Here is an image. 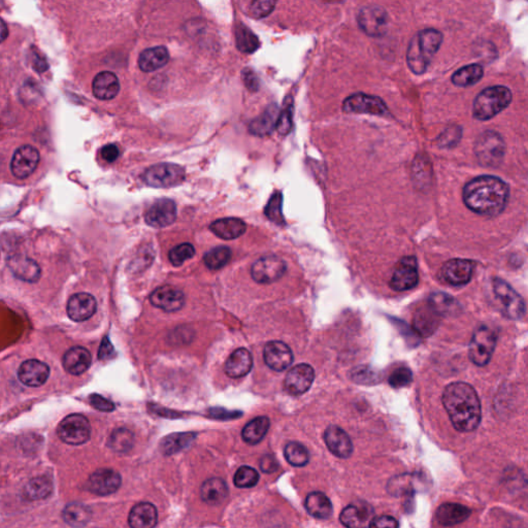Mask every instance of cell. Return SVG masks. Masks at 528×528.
Masks as SVG:
<instances>
[{"label": "cell", "instance_id": "obj_54", "mask_svg": "<svg viewBox=\"0 0 528 528\" xmlns=\"http://www.w3.org/2000/svg\"><path fill=\"white\" fill-rule=\"evenodd\" d=\"M276 6V1L261 0L251 4V14L255 18H264L270 14Z\"/></svg>", "mask_w": 528, "mask_h": 528}, {"label": "cell", "instance_id": "obj_26", "mask_svg": "<svg viewBox=\"0 0 528 528\" xmlns=\"http://www.w3.org/2000/svg\"><path fill=\"white\" fill-rule=\"evenodd\" d=\"M93 94L101 101H111L120 91L119 79L114 73H99L93 80Z\"/></svg>", "mask_w": 528, "mask_h": 528}, {"label": "cell", "instance_id": "obj_6", "mask_svg": "<svg viewBox=\"0 0 528 528\" xmlns=\"http://www.w3.org/2000/svg\"><path fill=\"white\" fill-rule=\"evenodd\" d=\"M185 170L174 163L156 164L143 175L144 182L153 188L176 187L185 181Z\"/></svg>", "mask_w": 528, "mask_h": 528}, {"label": "cell", "instance_id": "obj_16", "mask_svg": "<svg viewBox=\"0 0 528 528\" xmlns=\"http://www.w3.org/2000/svg\"><path fill=\"white\" fill-rule=\"evenodd\" d=\"M177 219V206L172 199H161L149 208L145 221L151 227L164 228L172 225Z\"/></svg>", "mask_w": 528, "mask_h": 528}, {"label": "cell", "instance_id": "obj_13", "mask_svg": "<svg viewBox=\"0 0 528 528\" xmlns=\"http://www.w3.org/2000/svg\"><path fill=\"white\" fill-rule=\"evenodd\" d=\"M286 263L276 255H268L255 261L251 275L256 283L272 284L278 281L286 272Z\"/></svg>", "mask_w": 528, "mask_h": 528}, {"label": "cell", "instance_id": "obj_58", "mask_svg": "<svg viewBox=\"0 0 528 528\" xmlns=\"http://www.w3.org/2000/svg\"><path fill=\"white\" fill-rule=\"evenodd\" d=\"M241 77H243L244 83H245V85L247 86L248 89H250L251 91L258 90V77H257L256 74H255L251 68H245V70H243V75H241Z\"/></svg>", "mask_w": 528, "mask_h": 528}, {"label": "cell", "instance_id": "obj_10", "mask_svg": "<svg viewBox=\"0 0 528 528\" xmlns=\"http://www.w3.org/2000/svg\"><path fill=\"white\" fill-rule=\"evenodd\" d=\"M357 22L360 30L368 37H381L387 32L389 15L385 8L372 4L359 11Z\"/></svg>", "mask_w": 528, "mask_h": 528}, {"label": "cell", "instance_id": "obj_38", "mask_svg": "<svg viewBox=\"0 0 528 528\" xmlns=\"http://www.w3.org/2000/svg\"><path fill=\"white\" fill-rule=\"evenodd\" d=\"M483 75H484V68L482 65L477 63L470 64L455 72L452 75L451 81L455 86H458V87H470L481 81Z\"/></svg>", "mask_w": 528, "mask_h": 528}, {"label": "cell", "instance_id": "obj_32", "mask_svg": "<svg viewBox=\"0 0 528 528\" xmlns=\"http://www.w3.org/2000/svg\"><path fill=\"white\" fill-rule=\"evenodd\" d=\"M210 230L220 239L232 241L245 234L247 225L239 218H223L213 222Z\"/></svg>", "mask_w": 528, "mask_h": 528}, {"label": "cell", "instance_id": "obj_35", "mask_svg": "<svg viewBox=\"0 0 528 528\" xmlns=\"http://www.w3.org/2000/svg\"><path fill=\"white\" fill-rule=\"evenodd\" d=\"M201 499L208 505H221L228 496L227 485L222 479H208L201 486Z\"/></svg>", "mask_w": 528, "mask_h": 528}, {"label": "cell", "instance_id": "obj_39", "mask_svg": "<svg viewBox=\"0 0 528 528\" xmlns=\"http://www.w3.org/2000/svg\"><path fill=\"white\" fill-rule=\"evenodd\" d=\"M90 509L83 503H73L66 505L62 512L63 520L70 527L81 528L85 527L91 519Z\"/></svg>", "mask_w": 528, "mask_h": 528}, {"label": "cell", "instance_id": "obj_22", "mask_svg": "<svg viewBox=\"0 0 528 528\" xmlns=\"http://www.w3.org/2000/svg\"><path fill=\"white\" fill-rule=\"evenodd\" d=\"M324 441L328 450L339 458H349L353 453L351 439L345 430L337 425H330L324 432Z\"/></svg>", "mask_w": 528, "mask_h": 528}, {"label": "cell", "instance_id": "obj_52", "mask_svg": "<svg viewBox=\"0 0 528 528\" xmlns=\"http://www.w3.org/2000/svg\"><path fill=\"white\" fill-rule=\"evenodd\" d=\"M195 255V249L189 243L181 244L176 246L170 251L168 258L175 266H181L188 259L192 258Z\"/></svg>", "mask_w": 528, "mask_h": 528}, {"label": "cell", "instance_id": "obj_37", "mask_svg": "<svg viewBox=\"0 0 528 528\" xmlns=\"http://www.w3.org/2000/svg\"><path fill=\"white\" fill-rule=\"evenodd\" d=\"M270 419L265 416L257 417L250 421L241 432L243 440L249 445H256L263 440L270 428Z\"/></svg>", "mask_w": 528, "mask_h": 528}, {"label": "cell", "instance_id": "obj_31", "mask_svg": "<svg viewBox=\"0 0 528 528\" xmlns=\"http://www.w3.org/2000/svg\"><path fill=\"white\" fill-rule=\"evenodd\" d=\"M170 53L165 46H154L143 51L139 57V66L145 73H152L161 70L168 64Z\"/></svg>", "mask_w": 528, "mask_h": 528}, {"label": "cell", "instance_id": "obj_61", "mask_svg": "<svg viewBox=\"0 0 528 528\" xmlns=\"http://www.w3.org/2000/svg\"><path fill=\"white\" fill-rule=\"evenodd\" d=\"M113 354H114V347H113L110 339L106 337V338H104L103 341H101V348H99V358L101 359V360H103V359H108L110 358V357H112Z\"/></svg>", "mask_w": 528, "mask_h": 528}, {"label": "cell", "instance_id": "obj_46", "mask_svg": "<svg viewBox=\"0 0 528 528\" xmlns=\"http://www.w3.org/2000/svg\"><path fill=\"white\" fill-rule=\"evenodd\" d=\"M230 258H232V250L230 248L216 247L206 253L203 260L210 270H217L230 263Z\"/></svg>", "mask_w": 528, "mask_h": 528}, {"label": "cell", "instance_id": "obj_41", "mask_svg": "<svg viewBox=\"0 0 528 528\" xmlns=\"http://www.w3.org/2000/svg\"><path fill=\"white\" fill-rule=\"evenodd\" d=\"M53 490V484L46 477L31 479L24 488V498L28 501H39L48 498Z\"/></svg>", "mask_w": 528, "mask_h": 528}, {"label": "cell", "instance_id": "obj_55", "mask_svg": "<svg viewBox=\"0 0 528 528\" xmlns=\"http://www.w3.org/2000/svg\"><path fill=\"white\" fill-rule=\"evenodd\" d=\"M352 379L357 383H376L379 381V375L370 368L361 367L353 370Z\"/></svg>", "mask_w": 528, "mask_h": 528}, {"label": "cell", "instance_id": "obj_25", "mask_svg": "<svg viewBox=\"0 0 528 528\" xmlns=\"http://www.w3.org/2000/svg\"><path fill=\"white\" fill-rule=\"evenodd\" d=\"M8 265L15 278L22 279V281L34 283L41 278V268L30 257L23 256V255H15V256L10 257L8 260Z\"/></svg>", "mask_w": 528, "mask_h": 528}, {"label": "cell", "instance_id": "obj_29", "mask_svg": "<svg viewBox=\"0 0 528 528\" xmlns=\"http://www.w3.org/2000/svg\"><path fill=\"white\" fill-rule=\"evenodd\" d=\"M158 520V513L155 505L150 503L135 505L130 511L128 523L132 528H154Z\"/></svg>", "mask_w": 528, "mask_h": 528}, {"label": "cell", "instance_id": "obj_28", "mask_svg": "<svg viewBox=\"0 0 528 528\" xmlns=\"http://www.w3.org/2000/svg\"><path fill=\"white\" fill-rule=\"evenodd\" d=\"M252 365L251 353L245 348H239L228 357L225 363V372L230 378H241L249 374Z\"/></svg>", "mask_w": 528, "mask_h": 528}, {"label": "cell", "instance_id": "obj_33", "mask_svg": "<svg viewBox=\"0 0 528 528\" xmlns=\"http://www.w3.org/2000/svg\"><path fill=\"white\" fill-rule=\"evenodd\" d=\"M439 323H440V316L427 303L426 307L417 310L413 326L417 334L428 337L432 336L436 332V328L439 327Z\"/></svg>", "mask_w": 528, "mask_h": 528}, {"label": "cell", "instance_id": "obj_56", "mask_svg": "<svg viewBox=\"0 0 528 528\" xmlns=\"http://www.w3.org/2000/svg\"><path fill=\"white\" fill-rule=\"evenodd\" d=\"M89 399H90L91 406L94 409L99 410V411L113 412L115 410L114 403L104 398L103 396H99V394H92V396L89 397Z\"/></svg>", "mask_w": 528, "mask_h": 528}, {"label": "cell", "instance_id": "obj_11", "mask_svg": "<svg viewBox=\"0 0 528 528\" xmlns=\"http://www.w3.org/2000/svg\"><path fill=\"white\" fill-rule=\"evenodd\" d=\"M419 282L418 263L416 257H403L397 263L390 279V287L394 291H407L416 287Z\"/></svg>", "mask_w": 528, "mask_h": 528}, {"label": "cell", "instance_id": "obj_27", "mask_svg": "<svg viewBox=\"0 0 528 528\" xmlns=\"http://www.w3.org/2000/svg\"><path fill=\"white\" fill-rule=\"evenodd\" d=\"M92 363V356L86 348L74 347L68 350L63 356V367L66 372L74 376H80L87 372Z\"/></svg>", "mask_w": 528, "mask_h": 528}, {"label": "cell", "instance_id": "obj_44", "mask_svg": "<svg viewBox=\"0 0 528 528\" xmlns=\"http://www.w3.org/2000/svg\"><path fill=\"white\" fill-rule=\"evenodd\" d=\"M235 41H237V49L246 54L254 53L260 46L258 37L243 24L237 26Z\"/></svg>", "mask_w": 528, "mask_h": 528}, {"label": "cell", "instance_id": "obj_5", "mask_svg": "<svg viewBox=\"0 0 528 528\" xmlns=\"http://www.w3.org/2000/svg\"><path fill=\"white\" fill-rule=\"evenodd\" d=\"M474 151L480 165L498 168L505 158V139L498 132L486 130L477 137Z\"/></svg>", "mask_w": 528, "mask_h": 528}, {"label": "cell", "instance_id": "obj_36", "mask_svg": "<svg viewBox=\"0 0 528 528\" xmlns=\"http://www.w3.org/2000/svg\"><path fill=\"white\" fill-rule=\"evenodd\" d=\"M305 505L310 516L320 520L329 519L334 511L332 501L322 492H312L308 494Z\"/></svg>", "mask_w": 528, "mask_h": 528}, {"label": "cell", "instance_id": "obj_21", "mask_svg": "<svg viewBox=\"0 0 528 528\" xmlns=\"http://www.w3.org/2000/svg\"><path fill=\"white\" fill-rule=\"evenodd\" d=\"M474 263L467 259H451L441 268V277L450 285L463 286L472 279Z\"/></svg>", "mask_w": 528, "mask_h": 528}, {"label": "cell", "instance_id": "obj_30", "mask_svg": "<svg viewBox=\"0 0 528 528\" xmlns=\"http://www.w3.org/2000/svg\"><path fill=\"white\" fill-rule=\"evenodd\" d=\"M470 510L459 503H443L436 510V520L443 527H454L463 523L470 516Z\"/></svg>", "mask_w": 528, "mask_h": 528}, {"label": "cell", "instance_id": "obj_47", "mask_svg": "<svg viewBox=\"0 0 528 528\" xmlns=\"http://www.w3.org/2000/svg\"><path fill=\"white\" fill-rule=\"evenodd\" d=\"M282 203H283V196H282L281 192L277 191V192H275L272 195L270 201H268V205L265 206V210H264L265 216L270 221L279 224V225H282L285 222L283 214H282Z\"/></svg>", "mask_w": 528, "mask_h": 528}, {"label": "cell", "instance_id": "obj_60", "mask_svg": "<svg viewBox=\"0 0 528 528\" xmlns=\"http://www.w3.org/2000/svg\"><path fill=\"white\" fill-rule=\"evenodd\" d=\"M260 469L263 472H274L278 469V461L272 455H265L260 461Z\"/></svg>", "mask_w": 528, "mask_h": 528}, {"label": "cell", "instance_id": "obj_48", "mask_svg": "<svg viewBox=\"0 0 528 528\" xmlns=\"http://www.w3.org/2000/svg\"><path fill=\"white\" fill-rule=\"evenodd\" d=\"M259 482V474L252 467H241L234 474V483L239 488L254 487Z\"/></svg>", "mask_w": 528, "mask_h": 528}, {"label": "cell", "instance_id": "obj_2", "mask_svg": "<svg viewBox=\"0 0 528 528\" xmlns=\"http://www.w3.org/2000/svg\"><path fill=\"white\" fill-rule=\"evenodd\" d=\"M455 429L460 432H474L481 422L482 409L476 390L465 382L449 384L441 397Z\"/></svg>", "mask_w": 528, "mask_h": 528}, {"label": "cell", "instance_id": "obj_15", "mask_svg": "<svg viewBox=\"0 0 528 528\" xmlns=\"http://www.w3.org/2000/svg\"><path fill=\"white\" fill-rule=\"evenodd\" d=\"M314 380V368L306 363H301L288 372L284 381V388L290 396H301L310 389Z\"/></svg>", "mask_w": 528, "mask_h": 528}, {"label": "cell", "instance_id": "obj_34", "mask_svg": "<svg viewBox=\"0 0 528 528\" xmlns=\"http://www.w3.org/2000/svg\"><path fill=\"white\" fill-rule=\"evenodd\" d=\"M279 108L277 104H270L265 111L251 122L249 130L252 134L256 137H265L272 133L276 128L277 120L279 117Z\"/></svg>", "mask_w": 528, "mask_h": 528}, {"label": "cell", "instance_id": "obj_4", "mask_svg": "<svg viewBox=\"0 0 528 528\" xmlns=\"http://www.w3.org/2000/svg\"><path fill=\"white\" fill-rule=\"evenodd\" d=\"M511 90L505 86H492L477 95L472 104V116L479 121H487L503 112L512 103Z\"/></svg>", "mask_w": 528, "mask_h": 528}, {"label": "cell", "instance_id": "obj_17", "mask_svg": "<svg viewBox=\"0 0 528 528\" xmlns=\"http://www.w3.org/2000/svg\"><path fill=\"white\" fill-rule=\"evenodd\" d=\"M121 486V476L114 470H99L88 479L87 489L96 496H106L115 494Z\"/></svg>", "mask_w": 528, "mask_h": 528}, {"label": "cell", "instance_id": "obj_53", "mask_svg": "<svg viewBox=\"0 0 528 528\" xmlns=\"http://www.w3.org/2000/svg\"><path fill=\"white\" fill-rule=\"evenodd\" d=\"M413 381V372L410 368L399 367L392 372L389 384L394 388H403L409 386Z\"/></svg>", "mask_w": 528, "mask_h": 528}, {"label": "cell", "instance_id": "obj_45", "mask_svg": "<svg viewBox=\"0 0 528 528\" xmlns=\"http://www.w3.org/2000/svg\"><path fill=\"white\" fill-rule=\"evenodd\" d=\"M286 460L294 467H301L308 465L310 455L307 448L297 441H290L284 449Z\"/></svg>", "mask_w": 528, "mask_h": 528}, {"label": "cell", "instance_id": "obj_23", "mask_svg": "<svg viewBox=\"0 0 528 528\" xmlns=\"http://www.w3.org/2000/svg\"><path fill=\"white\" fill-rule=\"evenodd\" d=\"M50 367L43 361L30 359L22 363L18 370L19 380L28 387H39L48 381Z\"/></svg>", "mask_w": 528, "mask_h": 528}, {"label": "cell", "instance_id": "obj_42", "mask_svg": "<svg viewBox=\"0 0 528 528\" xmlns=\"http://www.w3.org/2000/svg\"><path fill=\"white\" fill-rule=\"evenodd\" d=\"M194 440L195 434L192 432L170 434L161 441V450L164 455H172L189 447Z\"/></svg>", "mask_w": 528, "mask_h": 528}, {"label": "cell", "instance_id": "obj_57", "mask_svg": "<svg viewBox=\"0 0 528 528\" xmlns=\"http://www.w3.org/2000/svg\"><path fill=\"white\" fill-rule=\"evenodd\" d=\"M399 523L394 517L383 515L380 517H374L368 528H398Z\"/></svg>", "mask_w": 528, "mask_h": 528}, {"label": "cell", "instance_id": "obj_14", "mask_svg": "<svg viewBox=\"0 0 528 528\" xmlns=\"http://www.w3.org/2000/svg\"><path fill=\"white\" fill-rule=\"evenodd\" d=\"M41 155L32 146H22L15 151L11 162V170L17 179L23 180L31 176L39 166Z\"/></svg>", "mask_w": 528, "mask_h": 528}, {"label": "cell", "instance_id": "obj_49", "mask_svg": "<svg viewBox=\"0 0 528 528\" xmlns=\"http://www.w3.org/2000/svg\"><path fill=\"white\" fill-rule=\"evenodd\" d=\"M415 481H416V479L413 478L412 474H403V476L396 477V478L392 479L388 484V491L394 494V496L414 492Z\"/></svg>", "mask_w": 528, "mask_h": 528}, {"label": "cell", "instance_id": "obj_51", "mask_svg": "<svg viewBox=\"0 0 528 528\" xmlns=\"http://www.w3.org/2000/svg\"><path fill=\"white\" fill-rule=\"evenodd\" d=\"M292 116H294V104L291 99H287L284 103L283 110L279 113L277 120V132L282 135L288 134L292 130Z\"/></svg>", "mask_w": 528, "mask_h": 528}, {"label": "cell", "instance_id": "obj_59", "mask_svg": "<svg viewBox=\"0 0 528 528\" xmlns=\"http://www.w3.org/2000/svg\"><path fill=\"white\" fill-rule=\"evenodd\" d=\"M119 155V148L114 144H108L101 149V157H103V161L108 162V163L116 161Z\"/></svg>", "mask_w": 528, "mask_h": 528}, {"label": "cell", "instance_id": "obj_3", "mask_svg": "<svg viewBox=\"0 0 528 528\" xmlns=\"http://www.w3.org/2000/svg\"><path fill=\"white\" fill-rule=\"evenodd\" d=\"M443 33L434 28L419 31L408 46L407 63L415 75H423L443 43Z\"/></svg>", "mask_w": 528, "mask_h": 528}, {"label": "cell", "instance_id": "obj_40", "mask_svg": "<svg viewBox=\"0 0 528 528\" xmlns=\"http://www.w3.org/2000/svg\"><path fill=\"white\" fill-rule=\"evenodd\" d=\"M428 306L440 317L454 315L455 313L460 310V306L457 303L456 299L443 292L430 295L428 298Z\"/></svg>", "mask_w": 528, "mask_h": 528}, {"label": "cell", "instance_id": "obj_19", "mask_svg": "<svg viewBox=\"0 0 528 528\" xmlns=\"http://www.w3.org/2000/svg\"><path fill=\"white\" fill-rule=\"evenodd\" d=\"M150 301L154 307L164 312H177L185 305V295L175 286L164 285L152 292Z\"/></svg>", "mask_w": 528, "mask_h": 528}, {"label": "cell", "instance_id": "obj_8", "mask_svg": "<svg viewBox=\"0 0 528 528\" xmlns=\"http://www.w3.org/2000/svg\"><path fill=\"white\" fill-rule=\"evenodd\" d=\"M496 346V336L488 326H480L472 334L470 344V359L477 367L489 363Z\"/></svg>", "mask_w": 528, "mask_h": 528}, {"label": "cell", "instance_id": "obj_18", "mask_svg": "<svg viewBox=\"0 0 528 528\" xmlns=\"http://www.w3.org/2000/svg\"><path fill=\"white\" fill-rule=\"evenodd\" d=\"M263 358L268 367L283 372L294 363V353L283 341H272L264 347Z\"/></svg>", "mask_w": 528, "mask_h": 528}, {"label": "cell", "instance_id": "obj_12", "mask_svg": "<svg viewBox=\"0 0 528 528\" xmlns=\"http://www.w3.org/2000/svg\"><path fill=\"white\" fill-rule=\"evenodd\" d=\"M343 110L349 114H368L381 117L389 115L387 106L380 97L365 93H356L346 99Z\"/></svg>", "mask_w": 528, "mask_h": 528}, {"label": "cell", "instance_id": "obj_1", "mask_svg": "<svg viewBox=\"0 0 528 528\" xmlns=\"http://www.w3.org/2000/svg\"><path fill=\"white\" fill-rule=\"evenodd\" d=\"M463 199L465 205L476 214L496 217L509 203L510 187L501 177L485 175L465 184Z\"/></svg>", "mask_w": 528, "mask_h": 528}, {"label": "cell", "instance_id": "obj_24", "mask_svg": "<svg viewBox=\"0 0 528 528\" xmlns=\"http://www.w3.org/2000/svg\"><path fill=\"white\" fill-rule=\"evenodd\" d=\"M68 315L75 322L88 320L96 313V299L89 294H77L68 303Z\"/></svg>", "mask_w": 528, "mask_h": 528}, {"label": "cell", "instance_id": "obj_62", "mask_svg": "<svg viewBox=\"0 0 528 528\" xmlns=\"http://www.w3.org/2000/svg\"><path fill=\"white\" fill-rule=\"evenodd\" d=\"M8 37V28L6 22L0 18V44L4 43Z\"/></svg>", "mask_w": 528, "mask_h": 528}, {"label": "cell", "instance_id": "obj_7", "mask_svg": "<svg viewBox=\"0 0 528 528\" xmlns=\"http://www.w3.org/2000/svg\"><path fill=\"white\" fill-rule=\"evenodd\" d=\"M494 295L501 305L503 314L512 320H520L527 313L524 299L503 279L496 278L492 281Z\"/></svg>", "mask_w": 528, "mask_h": 528}, {"label": "cell", "instance_id": "obj_50", "mask_svg": "<svg viewBox=\"0 0 528 528\" xmlns=\"http://www.w3.org/2000/svg\"><path fill=\"white\" fill-rule=\"evenodd\" d=\"M461 137H463V128L454 124L441 133L440 137L436 139V144L440 148H454L460 142Z\"/></svg>", "mask_w": 528, "mask_h": 528}, {"label": "cell", "instance_id": "obj_9", "mask_svg": "<svg viewBox=\"0 0 528 528\" xmlns=\"http://www.w3.org/2000/svg\"><path fill=\"white\" fill-rule=\"evenodd\" d=\"M60 440L68 445H83L91 436V425L85 416L73 414L65 417L57 428Z\"/></svg>", "mask_w": 528, "mask_h": 528}, {"label": "cell", "instance_id": "obj_43", "mask_svg": "<svg viewBox=\"0 0 528 528\" xmlns=\"http://www.w3.org/2000/svg\"><path fill=\"white\" fill-rule=\"evenodd\" d=\"M108 445L117 453H127L134 445V436L126 428H118L111 434Z\"/></svg>", "mask_w": 528, "mask_h": 528}, {"label": "cell", "instance_id": "obj_20", "mask_svg": "<svg viewBox=\"0 0 528 528\" xmlns=\"http://www.w3.org/2000/svg\"><path fill=\"white\" fill-rule=\"evenodd\" d=\"M374 517V508L368 503H351L341 511L339 520L347 528H368Z\"/></svg>", "mask_w": 528, "mask_h": 528}]
</instances>
